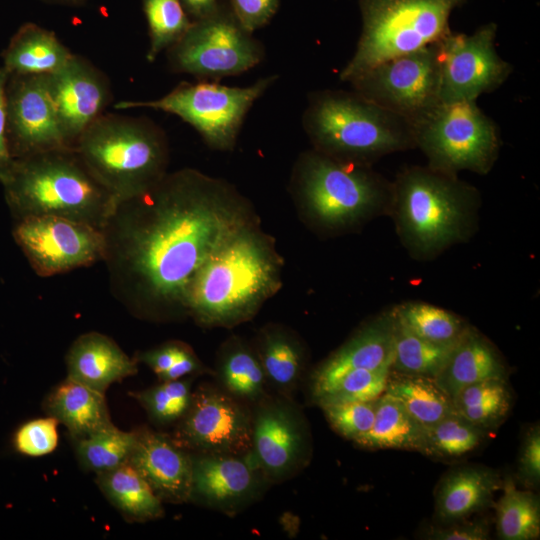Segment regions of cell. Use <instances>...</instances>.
<instances>
[{
    "instance_id": "obj_10",
    "label": "cell",
    "mask_w": 540,
    "mask_h": 540,
    "mask_svg": "<svg viewBox=\"0 0 540 540\" xmlns=\"http://www.w3.org/2000/svg\"><path fill=\"white\" fill-rule=\"evenodd\" d=\"M277 78H260L247 87H229L216 81L181 82L161 98L121 101L115 108H150L174 114L194 127L213 149L230 150L248 111Z\"/></svg>"
},
{
    "instance_id": "obj_25",
    "label": "cell",
    "mask_w": 540,
    "mask_h": 540,
    "mask_svg": "<svg viewBox=\"0 0 540 540\" xmlns=\"http://www.w3.org/2000/svg\"><path fill=\"white\" fill-rule=\"evenodd\" d=\"M45 410L69 431L74 440L113 425L104 393L67 376L50 392Z\"/></svg>"
},
{
    "instance_id": "obj_14",
    "label": "cell",
    "mask_w": 540,
    "mask_h": 540,
    "mask_svg": "<svg viewBox=\"0 0 540 540\" xmlns=\"http://www.w3.org/2000/svg\"><path fill=\"white\" fill-rule=\"evenodd\" d=\"M252 410L251 453L272 483L288 480L310 461L308 422L292 398L267 394Z\"/></svg>"
},
{
    "instance_id": "obj_28",
    "label": "cell",
    "mask_w": 540,
    "mask_h": 540,
    "mask_svg": "<svg viewBox=\"0 0 540 540\" xmlns=\"http://www.w3.org/2000/svg\"><path fill=\"white\" fill-rule=\"evenodd\" d=\"M425 429L398 399L384 392L376 399L371 429L354 443L365 449L419 452Z\"/></svg>"
},
{
    "instance_id": "obj_4",
    "label": "cell",
    "mask_w": 540,
    "mask_h": 540,
    "mask_svg": "<svg viewBox=\"0 0 540 540\" xmlns=\"http://www.w3.org/2000/svg\"><path fill=\"white\" fill-rule=\"evenodd\" d=\"M277 270L265 241L242 225L197 271L185 309L206 325L245 320L277 286Z\"/></svg>"
},
{
    "instance_id": "obj_40",
    "label": "cell",
    "mask_w": 540,
    "mask_h": 540,
    "mask_svg": "<svg viewBox=\"0 0 540 540\" xmlns=\"http://www.w3.org/2000/svg\"><path fill=\"white\" fill-rule=\"evenodd\" d=\"M391 368L354 369L340 377L314 401L319 407L359 401H372L385 391Z\"/></svg>"
},
{
    "instance_id": "obj_39",
    "label": "cell",
    "mask_w": 540,
    "mask_h": 540,
    "mask_svg": "<svg viewBox=\"0 0 540 540\" xmlns=\"http://www.w3.org/2000/svg\"><path fill=\"white\" fill-rule=\"evenodd\" d=\"M149 389L131 393L156 423L178 422L186 412L192 395V379L161 381Z\"/></svg>"
},
{
    "instance_id": "obj_30",
    "label": "cell",
    "mask_w": 540,
    "mask_h": 540,
    "mask_svg": "<svg viewBox=\"0 0 540 540\" xmlns=\"http://www.w3.org/2000/svg\"><path fill=\"white\" fill-rule=\"evenodd\" d=\"M258 358L268 386L277 394L292 398L305 367L300 344L286 331L268 328L261 335Z\"/></svg>"
},
{
    "instance_id": "obj_45",
    "label": "cell",
    "mask_w": 540,
    "mask_h": 540,
    "mask_svg": "<svg viewBox=\"0 0 540 540\" xmlns=\"http://www.w3.org/2000/svg\"><path fill=\"white\" fill-rule=\"evenodd\" d=\"M229 6L242 27L253 33L273 18L279 0H230Z\"/></svg>"
},
{
    "instance_id": "obj_44",
    "label": "cell",
    "mask_w": 540,
    "mask_h": 540,
    "mask_svg": "<svg viewBox=\"0 0 540 540\" xmlns=\"http://www.w3.org/2000/svg\"><path fill=\"white\" fill-rule=\"evenodd\" d=\"M490 521L477 518L469 521L459 520L430 527L425 539L430 540H487L490 539Z\"/></svg>"
},
{
    "instance_id": "obj_33",
    "label": "cell",
    "mask_w": 540,
    "mask_h": 540,
    "mask_svg": "<svg viewBox=\"0 0 540 540\" xmlns=\"http://www.w3.org/2000/svg\"><path fill=\"white\" fill-rule=\"evenodd\" d=\"M503 493L496 503V529L502 540H535L540 536V501L531 490H519L505 477Z\"/></svg>"
},
{
    "instance_id": "obj_1",
    "label": "cell",
    "mask_w": 540,
    "mask_h": 540,
    "mask_svg": "<svg viewBox=\"0 0 540 540\" xmlns=\"http://www.w3.org/2000/svg\"><path fill=\"white\" fill-rule=\"evenodd\" d=\"M214 181L192 170L165 175L117 203L102 228L110 288L138 313L185 308L200 267L244 225Z\"/></svg>"
},
{
    "instance_id": "obj_32",
    "label": "cell",
    "mask_w": 540,
    "mask_h": 540,
    "mask_svg": "<svg viewBox=\"0 0 540 540\" xmlns=\"http://www.w3.org/2000/svg\"><path fill=\"white\" fill-rule=\"evenodd\" d=\"M452 402L456 414L489 432L508 416L512 395L507 380L487 379L462 388Z\"/></svg>"
},
{
    "instance_id": "obj_7",
    "label": "cell",
    "mask_w": 540,
    "mask_h": 540,
    "mask_svg": "<svg viewBox=\"0 0 540 540\" xmlns=\"http://www.w3.org/2000/svg\"><path fill=\"white\" fill-rule=\"evenodd\" d=\"M466 1L359 0L362 31L340 79L350 82L380 62L438 42L451 32V12Z\"/></svg>"
},
{
    "instance_id": "obj_41",
    "label": "cell",
    "mask_w": 540,
    "mask_h": 540,
    "mask_svg": "<svg viewBox=\"0 0 540 540\" xmlns=\"http://www.w3.org/2000/svg\"><path fill=\"white\" fill-rule=\"evenodd\" d=\"M376 399L320 407L335 432L355 442L371 429L375 417Z\"/></svg>"
},
{
    "instance_id": "obj_6",
    "label": "cell",
    "mask_w": 540,
    "mask_h": 540,
    "mask_svg": "<svg viewBox=\"0 0 540 540\" xmlns=\"http://www.w3.org/2000/svg\"><path fill=\"white\" fill-rule=\"evenodd\" d=\"M74 149L117 203L145 193L166 175L167 139L147 118L102 114Z\"/></svg>"
},
{
    "instance_id": "obj_11",
    "label": "cell",
    "mask_w": 540,
    "mask_h": 540,
    "mask_svg": "<svg viewBox=\"0 0 540 540\" xmlns=\"http://www.w3.org/2000/svg\"><path fill=\"white\" fill-rule=\"evenodd\" d=\"M242 27L230 6L218 2L207 16L192 21L167 50L170 69L202 81L242 74L264 58L263 44Z\"/></svg>"
},
{
    "instance_id": "obj_22",
    "label": "cell",
    "mask_w": 540,
    "mask_h": 540,
    "mask_svg": "<svg viewBox=\"0 0 540 540\" xmlns=\"http://www.w3.org/2000/svg\"><path fill=\"white\" fill-rule=\"evenodd\" d=\"M502 483L498 471L483 465H463L447 471L435 489L436 521L447 524L488 509Z\"/></svg>"
},
{
    "instance_id": "obj_43",
    "label": "cell",
    "mask_w": 540,
    "mask_h": 540,
    "mask_svg": "<svg viewBox=\"0 0 540 540\" xmlns=\"http://www.w3.org/2000/svg\"><path fill=\"white\" fill-rule=\"evenodd\" d=\"M517 478L527 488L536 489L540 483V427L531 426L521 443Z\"/></svg>"
},
{
    "instance_id": "obj_48",
    "label": "cell",
    "mask_w": 540,
    "mask_h": 540,
    "mask_svg": "<svg viewBox=\"0 0 540 540\" xmlns=\"http://www.w3.org/2000/svg\"><path fill=\"white\" fill-rule=\"evenodd\" d=\"M205 372H207V368L199 361L190 347H187L178 360L158 378L160 381H170Z\"/></svg>"
},
{
    "instance_id": "obj_50",
    "label": "cell",
    "mask_w": 540,
    "mask_h": 540,
    "mask_svg": "<svg viewBox=\"0 0 540 540\" xmlns=\"http://www.w3.org/2000/svg\"><path fill=\"white\" fill-rule=\"evenodd\" d=\"M52 3L68 5V6H80L86 3L87 0H45Z\"/></svg>"
},
{
    "instance_id": "obj_34",
    "label": "cell",
    "mask_w": 540,
    "mask_h": 540,
    "mask_svg": "<svg viewBox=\"0 0 540 540\" xmlns=\"http://www.w3.org/2000/svg\"><path fill=\"white\" fill-rule=\"evenodd\" d=\"M394 314V353L391 370L436 378L444 367L453 346L427 341L414 334Z\"/></svg>"
},
{
    "instance_id": "obj_37",
    "label": "cell",
    "mask_w": 540,
    "mask_h": 540,
    "mask_svg": "<svg viewBox=\"0 0 540 540\" xmlns=\"http://www.w3.org/2000/svg\"><path fill=\"white\" fill-rule=\"evenodd\" d=\"M76 441L80 463L96 473L127 462L136 441V431L126 432L114 425Z\"/></svg>"
},
{
    "instance_id": "obj_19",
    "label": "cell",
    "mask_w": 540,
    "mask_h": 540,
    "mask_svg": "<svg viewBox=\"0 0 540 540\" xmlns=\"http://www.w3.org/2000/svg\"><path fill=\"white\" fill-rule=\"evenodd\" d=\"M48 84L61 130L74 148L111 100L108 78L90 61L73 54L60 70L48 74Z\"/></svg>"
},
{
    "instance_id": "obj_18",
    "label": "cell",
    "mask_w": 540,
    "mask_h": 540,
    "mask_svg": "<svg viewBox=\"0 0 540 540\" xmlns=\"http://www.w3.org/2000/svg\"><path fill=\"white\" fill-rule=\"evenodd\" d=\"M189 502L233 516L254 504L271 484L253 454L191 453Z\"/></svg>"
},
{
    "instance_id": "obj_36",
    "label": "cell",
    "mask_w": 540,
    "mask_h": 540,
    "mask_svg": "<svg viewBox=\"0 0 540 540\" xmlns=\"http://www.w3.org/2000/svg\"><path fill=\"white\" fill-rule=\"evenodd\" d=\"M393 310L414 334L439 345L453 346L468 327L458 315L423 302H406Z\"/></svg>"
},
{
    "instance_id": "obj_38",
    "label": "cell",
    "mask_w": 540,
    "mask_h": 540,
    "mask_svg": "<svg viewBox=\"0 0 540 540\" xmlns=\"http://www.w3.org/2000/svg\"><path fill=\"white\" fill-rule=\"evenodd\" d=\"M142 6L149 32L146 59L153 62L185 34L192 20L180 0H142Z\"/></svg>"
},
{
    "instance_id": "obj_27",
    "label": "cell",
    "mask_w": 540,
    "mask_h": 540,
    "mask_svg": "<svg viewBox=\"0 0 540 540\" xmlns=\"http://www.w3.org/2000/svg\"><path fill=\"white\" fill-rule=\"evenodd\" d=\"M96 482L107 499L132 521L155 520L164 514L160 498L128 462L97 473Z\"/></svg>"
},
{
    "instance_id": "obj_47",
    "label": "cell",
    "mask_w": 540,
    "mask_h": 540,
    "mask_svg": "<svg viewBox=\"0 0 540 540\" xmlns=\"http://www.w3.org/2000/svg\"><path fill=\"white\" fill-rule=\"evenodd\" d=\"M8 73L0 67V181L10 169L14 158L11 155L6 130V83Z\"/></svg>"
},
{
    "instance_id": "obj_17",
    "label": "cell",
    "mask_w": 540,
    "mask_h": 540,
    "mask_svg": "<svg viewBox=\"0 0 540 540\" xmlns=\"http://www.w3.org/2000/svg\"><path fill=\"white\" fill-rule=\"evenodd\" d=\"M6 130L12 157L74 149L66 140L50 94L48 74L9 75Z\"/></svg>"
},
{
    "instance_id": "obj_29",
    "label": "cell",
    "mask_w": 540,
    "mask_h": 540,
    "mask_svg": "<svg viewBox=\"0 0 540 540\" xmlns=\"http://www.w3.org/2000/svg\"><path fill=\"white\" fill-rule=\"evenodd\" d=\"M384 392L398 399L425 428L455 413L451 397L431 377L390 369Z\"/></svg>"
},
{
    "instance_id": "obj_49",
    "label": "cell",
    "mask_w": 540,
    "mask_h": 540,
    "mask_svg": "<svg viewBox=\"0 0 540 540\" xmlns=\"http://www.w3.org/2000/svg\"><path fill=\"white\" fill-rule=\"evenodd\" d=\"M187 15L194 20L210 14L218 5V0H180ZM192 20V21H194Z\"/></svg>"
},
{
    "instance_id": "obj_3",
    "label": "cell",
    "mask_w": 540,
    "mask_h": 540,
    "mask_svg": "<svg viewBox=\"0 0 540 540\" xmlns=\"http://www.w3.org/2000/svg\"><path fill=\"white\" fill-rule=\"evenodd\" d=\"M0 183L19 219L58 216L102 230L117 205L75 149L15 158Z\"/></svg>"
},
{
    "instance_id": "obj_8",
    "label": "cell",
    "mask_w": 540,
    "mask_h": 540,
    "mask_svg": "<svg viewBox=\"0 0 540 540\" xmlns=\"http://www.w3.org/2000/svg\"><path fill=\"white\" fill-rule=\"evenodd\" d=\"M298 180L309 212L326 226H348L388 212L392 182L368 165L340 161L315 150L303 157Z\"/></svg>"
},
{
    "instance_id": "obj_35",
    "label": "cell",
    "mask_w": 540,
    "mask_h": 540,
    "mask_svg": "<svg viewBox=\"0 0 540 540\" xmlns=\"http://www.w3.org/2000/svg\"><path fill=\"white\" fill-rule=\"evenodd\" d=\"M487 433L453 413L425 429L419 452L438 460L457 459L479 447Z\"/></svg>"
},
{
    "instance_id": "obj_15",
    "label": "cell",
    "mask_w": 540,
    "mask_h": 540,
    "mask_svg": "<svg viewBox=\"0 0 540 540\" xmlns=\"http://www.w3.org/2000/svg\"><path fill=\"white\" fill-rule=\"evenodd\" d=\"M497 25L488 23L474 33L449 32L438 41L440 102L476 101L501 86L511 65L495 47Z\"/></svg>"
},
{
    "instance_id": "obj_23",
    "label": "cell",
    "mask_w": 540,
    "mask_h": 540,
    "mask_svg": "<svg viewBox=\"0 0 540 540\" xmlns=\"http://www.w3.org/2000/svg\"><path fill=\"white\" fill-rule=\"evenodd\" d=\"M66 363L69 378L101 393L112 383L137 373V361L99 332L80 335L69 348Z\"/></svg>"
},
{
    "instance_id": "obj_26",
    "label": "cell",
    "mask_w": 540,
    "mask_h": 540,
    "mask_svg": "<svg viewBox=\"0 0 540 540\" xmlns=\"http://www.w3.org/2000/svg\"><path fill=\"white\" fill-rule=\"evenodd\" d=\"M73 53L50 30L25 23L11 37L2 53V67L8 75L53 74Z\"/></svg>"
},
{
    "instance_id": "obj_16",
    "label": "cell",
    "mask_w": 540,
    "mask_h": 540,
    "mask_svg": "<svg viewBox=\"0 0 540 540\" xmlns=\"http://www.w3.org/2000/svg\"><path fill=\"white\" fill-rule=\"evenodd\" d=\"M13 235L41 277L103 261V232L87 223L58 216L26 217L19 219Z\"/></svg>"
},
{
    "instance_id": "obj_46",
    "label": "cell",
    "mask_w": 540,
    "mask_h": 540,
    "mask_svg": "<svg viewBox=\"0 0 540 540\" xmlns=\"http://www.w3.org/2000/svg\"><path fill=\"white\" fill-rule=\"evenodd\" d=\"M187 347L181 342H169L139 354L137 360L149 366L159 377L178 360Z\"/></svg>"
},
{
    "instance_id": "obj_9",
    "label": "cell",
    "mask_w": 540,
    "mask_h": 540,
    "mask_svg": "<svg viewBox=\"0 0 540 540\" xmlns=\"http://www.w3.org/2000/svg\"><path fill=\"white\" fill-rule=\"evenodd\" d=\"M415 148L421 149L428 167L451 175L469 170L485 175L499 150L497 125L476 101L439 102L412 122Z\"/></svg>"
},
{
    "instance_id": "obj_24",
    "label": "cell",
    "mask_w": 540,
    "mask_h": 540,
    "mask_svg": "<svg viewBox=\"0 0 540 540\" xmlns=\"http://www.w3.org/2000/svg\"><path fill=\"white\" fill-rule=\"evenodd\" d=\"M487 379L507 380L508 367L493 343L468 325L435 381L452 399L462 388Z\"/></svg>"
},
{
    "instance_id": "obj_20",
    "label": "cell",
    "mask_w": 540,
    "mask_h": 540,
    "mask_svg": "<svg viewBox=\"0 0 540 540\" xmlns=\"http://www.w3.org/2000/svg\"><path fill=\"white\" fill-rule=\"evenodd\" d=\"M127 462L140 473L162 502H189L192 456L176 445L170 436L148 429L136 431V441Z\"/></svg>"
},
{
    "instance_id": "obj_31",
    "label": "cell",
    "mask_w": 540,
    "mask_h": 540,
    "mask_svg": "<svg viewBox=\"0 0 540 540\" xmlns=\"http://www.w3.org/2000/svg\"><path fill=\"white\" fill-rule=\"evenodd\" d=\"M215 374L218 386L250 407L268 394L267 379L258 356L237 340L224 348Z\"/></svg>"
},
{
    "instance_id": "obj_12",
    "label": "cell",
    "mask_w": 540,
    "mask_h": 540,
    "mask_svg": "<svg viewBox=\"0 0 540 540\" xmlns=\"http://www.w3.org/2000/svg\"><path fill=\"white\" fill-rule=\"evenodd\" d=\"M349 83L365 99L412 123L440 102L438 42L380 62Z\"/></svg>"
},
{
    "instance_id": "obj_21",
    "label": "cell",
    "mask_w": 540,
    "mask_h": 540,
    "mask_svg": "<svg viewBox=\"0 0 540 540\" xmlns=\"http://www.w3.org/2000/svg\"><path fill=\"white\" fill-rule=\"evenodd\" d=\"M393 353L394 314L392 309L366 323L315 369L311 376L313 400L351 370L391 368Z\"/></svg>"
},
{
    "instance_id": "obj_5",
    "label": "cell",
    "mask_w": 540,
    "mask_h": 540,
    "mask_svg": "<svg viewBox=\"0 0 540 540\" xmlns=\"http://www.w3.org/2000/svg\"><path fill=\"white\" fill-rule=\"evenodd\" d=\"M302 125L317 151L340 161L368 165L387 154L415 148L410 120L354 91L312 93Z\"/></svg>"
},
{
    "instance_id": "obj_13",
    "label": "cell",
    "mask_w": 540,
    "mask_h": 540,
    "mask_svg": "<svg viewBox=\"0 0 540 540\" xmlns=\"http://www.w3.org/2000/svg\"><path fill=\"white\" fill-rule=\"evenodd\" d=\"M170 437L190 453L246 454L252 448L251 407L218 385L202 384Z\"/></svg>"
},
{
    "instance_id": "obj_2",
    "label": "cell",
    "mask_w": 540,
    "mask_h": 540,
    "mask_svg": "<svg viewBox=\"0 0 540 540\" xmlns=\"http://www.w3.org/2000/svg\"><path fill=\"white\" fill-rule=\"evenodd\" d=\"M479 204L477 189L457 175L413 166L392 182L388 212L408 251L427 259L470 237Z\"/></svg>"
},
{
    "instance_id": "obj_42",
    "label": "cell",
    "mask_w": 540,
    "mask_h": 540,
    "mask_svg": "<svg viewBox=\"0 0 540 540\" xmlns=\"http://www.w3.org/2000/svg\"><path fill=\"white\" fill-rule=\"evenodd\" d=\"M57 419L50 416L29 421L15 434L16 449L31 457H39L53 452L58 445Z\"/></svg>"
}]
</instances>
